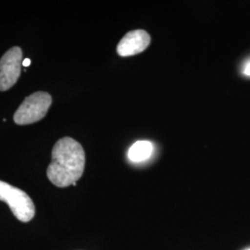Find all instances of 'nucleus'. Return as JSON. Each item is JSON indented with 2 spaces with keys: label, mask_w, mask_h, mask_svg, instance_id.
<instances>
[{
  "label": "nucleus",
  "mask_w": 250,
  "mask_h": 250,
  "mask_svg": "<svg viewBox=\"0 0 250 250\" xmlns=\"http://www.w3.org/2000/svg\"><path fill=\"white\" fill-rule=\"evenodd\" d=\"M85 165V154L80 143L72 137H63L54 146L52 161L46 175L54 186L67 188L76 186Z\"/></svg>",
  "instance_id": "nucleus-1"
},
{
  "label": "nucleus",
  "mask_w": 250,
  "mask_h": 250,
  "mask_svg": "<svg viewBox=\"0 0 250 250\" xmlns=\"http://www.w3.org/2000/svg\"><path fill=\"white\" fill-rule=\"evenodd\" d=\"M0 200L9 205L13 215L22 223L30 222L36 215V207L32 198L21 189L0 181Z\"/></svg>",
  "instance_id": "nucleus-2"
},
{
  "label": "nucleus",
  "mask_w": 250,
  "mask_h": 250,
  "mask_svg": "<svg viewBox=\"0 0 250 250\" xmlns=\"http://www.w3.org/2000/svg\"><path fill=\"white\" fill-rule=\"evenodd\" d=\"M52 104L51 96L46 92H36L27 97L14 113V122L19 125H32L46 115Z\"/></svg>",
  "instance_id": "nucleus-3"
},
{
  "label": "nucleus",
  "mask_w": 250,
  "mask_h": 250,
  "mask_svg": "<svg viewBox=\"0 0 250 250\" xmlns=\"http://www.w3.org/2000/svg\"><path fill=\"white\" fill-rule=\"evenodd\" d=\"M22 51L19 46L10 48L0 60V91L11 88L18 81L22 65Z\"/></svg>",
  "instance_id": "nucleus-4"
},
{
  "label": "nucleus",
  "mask_w": 250,
  "mask_h": 250,
  "mask_svg": "<svg viewBox=\"0 0 250 250\" xmlns=\"http://www.w3.org/2000/svg\"><path fill=\"white\" fill-rule=\"evenodd\" d=\"M150 44V36L144 30H134L125 35L117 46V52L122 57L141 53Z\"/></svg>",
  "instance_id": "nucleus-5"
},
{
  "label": "nucleus",
  "mask_w": 250,
  "mask_h": 250,
  "mask_svg": "<svg viewBox=\"0 0 250 250\" xmlns=\"http://www.w3.org/2000/svg\"><path fill=\"white\" fill-rule=\"evenodd\" d=\"M153 152V146L148 141H137L130 147L128 158L134 162H141L150 158Z\"/></svg>",
  "instance_id": "nucleus-6"
},
{
  "label": "nucleus",
  "mask_w": 250,
  "mask_h": 250,
  "mask_svg": "<svg viewBox=\"0 0 250 250\" xmlns=\"http://www.w3.org/2000/svg\"><path fill=\"white\" fill-rule=\"evenodd\" d=\"M244 73L248 76H250V62H247V64L245 65V68H244Z\"/></svg>",
  "instance_id": "nucleus-7"
},
{
  "label": "nucleus",
  "mask_w": 250,
  "mask_h": 250,
  "mask_svg": "<svg viewBox=\"0 0 250 250\" xmlns=\"http://www.w3.org/2000/svg\"><path fill=\"white\" fill-rule=\"evenodd\" d=\"M31 65V60L30 59H24L23 61H22V66L23 67H28V66H30Z\"/></svg>",
  "instance_id": "nucleus-8"
},
{
  "label": "nucleus",
  "mask_w": 250,
  "mask_h": 250,
  "mask_svg": "<svg viewBox=\"0 0 250 250\" xmlns=\"http://www.w3.org/2000/svg\"><path fill=\"white\" fill-rule=\"evenodd\" d=\"M250 250V249H248V250Z\"/></svg>",
  "instance_id": "nucleus-9"
}]
</instances>
